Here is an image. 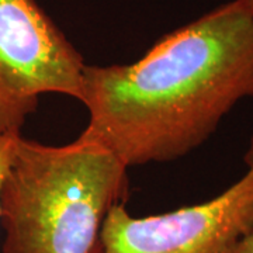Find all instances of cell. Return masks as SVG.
<instances>
[{
    "mask_svg": "<svg viewBox=\"0 0 253 253\" xmlns=\"http://www.w3.org/2000/svg\"><path fill=\"white\" fill-rule=\"evenodd\" d=\"M253 97V10L232 0L163 36L136 62L86 65L81 136L128 168L186 156Z\"/></svg>",
    "mask_w": 253,
    "mask_h": 253,
    "instance_id": "6da1fadb",
    "label": "cell"
},
{
    "mask_svg": "<svg viewBox=\"0 0 253 253\" xmlns=\"http://www.w3.org/2000/svg\"><path fill=\"white\" fill-rule=\"evenodd\" d=\"M126 197L128 166L109 149L18 135L0 190L1 253H103V224Z\"/></svg>",
    "mask_w": 253,
    "mask_h": 253,
    "instance_id": "7a4b0ae2",
    "label": "cell"
},
{
    "mask_svg": "<svg viewBox=\"0 0 253 253\" xmlns=\"http://www.w3.org/2000/svg\"><path fill=\"white\" fill-rule=\"evenodd\" d=\"M246 172L214 199L149 217L120 203L101 229L103 253H231L253 228V139Z\"/></svg>",
    "mask_w": 253,
    "mask_h": 253,
    "instance_id": "3957f363",
    "label": "cell"
},
{
    "mask_svg": "<svg viewBox=\"0 0 253 253\" xmlns=\"http://www.w3.org/2000/svg\"><path fill=\"white\" fill-rule=\"evenodd\" d=\"M86 63L36 0H0V76L21 94L81 99Z\"/></svg>",
    "mask_w": 253,
    "mask_h": 253,
    "instance_id": "277c9868",
    "label": "cell"
},
{
    "mask_svg": "<svg viewBox=\"0 0 253 253\" xmlns=\"http://www.w3.org/2000/svg\"><path fill=\"white\" fill-rule=\"evenodd\" d=\"M38 100L21 94L0 76V134L21 135L27 118L36 113Z\"/></svg>",
    "mask_w": 253,
    "mask_h": 253,
    "instance_id": "5b68a950",
    "label": "cell"
},
{
    "mask_svg": "<svg viewBox=\"0 0 253 253\" xmlns=\"http://www.w3.org/2000/svg\"><path fill=\"white\" fill-rule=\"evenodd\" d=\"M18 135H3L0 134V190H1V183L4 179V174L7 170L11 155H13V148L14 142Z\"/></svg>",
    "mask_w": 253,
    "mask_h": 253,
    "instance_id": "8992f818",
    "label": "cell"
},
{
    "mask_svg": "<svg viewBox=\"0 0 253 253\" xmlns=\"http://www.w3.org/2000/svg\"><path fill=\"white\" fill-rule=\"evenodd\" d=\"M231 253H253V228L236 244Z\"/></svg>",
    "mask_w": 253,
    "mask_h": 253,
    "instance_id": "52a82bcc",
    "label": "cell"
},
{
    "mask_svg": "<svg viewBox=\"0 0 253 253\" xmlns=\"http://www.w3.org/2000/svg\"><path fill=\"white\" fill-rule=\"evenodd\" d=\"M245 1H246V3H248V6L253 10V0H245Z\"/></svg>",
    "mask_w": 253,
    "mask_h": 253,
    "instance_id": "ba28073f",
    "label": "cell"
}]
</instances>
